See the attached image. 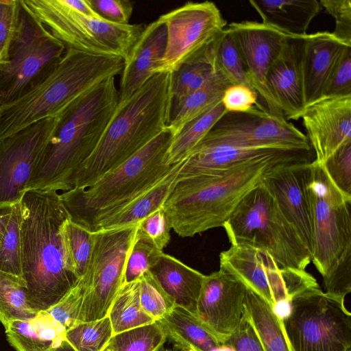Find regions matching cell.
Instances as JSON below:
<instances>
[{
  "instance_id": "1",
  "label": "cell",
  "mask_w": 351,
  "mask_h": 351,
  "mask_svg": "<svg viewBox=\"0 0 351 351\" xmlns=\"http://www.w3.org/2000/svg\"><path fill=\"white\" fill-rule=\"evenodd\" d=\"M312 160L311 149H292L225 170L180 172L162 207L178 236L193 237L222 227L245 195L276 165Z\"/></svg>"
},
{
  "instance_id": "2",
  "label": "cell",
  "mask_w": 351,
  "mask_h": 351,
  "mask_svg": "<svg viewBox=\"0 0 351 351\" xmlns=\"http://www.w3.org/2000/svg\"><path fill=\"white\" fill-rule=\"evenodd\" d=\"M20 204L22 278L31 308L47 311L80 279L64 263L60 229L69 215L55 191H27Z\"/></svg>"
},
{
  "instance_id": "3",
  "label": "cell",
  "mask_w": 351,
  "mask_h": 351,
  "mask_svg": "<svg viewBox=\"0 0 351 351\" xmlns=\"http://www.w3.org/2000/svg\"><path fill=\"white\" fill-rule=\"evenodd\" d=\"M118 104L115 77L88 90L64 112L26 191L71 190L73 178L98 145Z\"/></svg>"
},
{
  "instance_id": "4",
  "label": "cell",
  "mask_w": 351,
  "mask_h": 351,
  "mask_svg": "<svg viewBox=\"0 0 351 351\" xmlns=\"http://www.w3.org/2000/svg\"><path fill=\"white\" fill-rule=\"evenodd\" d=\"M171 108V73H156L117 106L98 145L75 174L71 189L88 187L143 148L167 128Z\"/></svg>"
},
{
  "instance_id": "5",
  "label": "cell",
  "mask_w": 351,
  "mask_h": 351,
  "mask_svg": "<svg viewBox=\"0 0 351 351\" xmlns=\"http://www.w3.org/2000/svg\"><path fill=\"white\" fill-rule=\"evenodd\" d=\"M119 57L66 48L61 58L16 99L0 104V141L38 121L57 116L88 90L121 73Z\"/></svg>"
},
{
  "instance_id": "6",
  "label": "cell",
  "mask_w": 351,
  "mask_h": 351,
  "mask_svg": "<svg viewBox=\"0 0 351 351\" xmlns=\"http://www.w3.org/2000/svg\"><path fill=\"white\" fill-rule=\"evenodd\" d=\"M173 134L167 128L119 167L86 189L59 194L69 219L92 232L108 216L167 176L176 166L166 156Z\"/></svg>"
},
{
  "instance_id": "7",
  "label": "cell",
  "mask_w": 351,
  "mask_h": 351,
  "mask_svg": "<svg viewBox=\"0 0 351 351\" xmlns=\"http://www.w3.org/2000/svg\"><path fill=\"white\" fill-rule=\"evenodd\" d=\"M222 228L230 244L263 248L282 267L306 270L311 262L295 229L262 182L245 195Z\"/></svg>"
},
{
  "instance_id": "8",
  "label": "cell",
  "mask_w": 351,
  "mask_h": 351,
  "mask_svg": "<svg viewBox=\"0 0 351 351\" xmlns=\"http://www.w3.org/2000/svg\"><path fill=\"white\" fill-rule=\"evenodd\" d=\"M22 7L66 47L125 60L146 25L118 24L82 14L71 0H20Z\"/></svg>"
},
{
  "instance_id": "9",
  "label": "cell",
  "mask_w": 351,
  "mask_h": 351,
  "mask_svg": "<svg viewBox=\"0 0 351 351\" xmlns=\"http://www.w3.org/2000/svg\"><path fill=\"white\" fill-rule=\"evenodd\" d=\"M307 191L313 227L311 259L324 278L351 247V196L330 180L323 163L310 162Z\"/></svg>"
},
{
  "instance_id": "10",
  "label": "cell",
  "mask_w": 351,
  "mask_h": 351,
  "mask_svg": "<svg viewBox=\"0 0 351 351\" xmlns=\"http://www.w3.org/2000/svg\"><path fill=\"white\" fill-rule=\"evenodd\" d=\"M282 322L295 351L351 350L350 313L319 286L295 295L290 314Z\"/></svg>"
},
{
  "instance_id": "11",
  "label": "cell",
  "mask_w": 351,
  "mask_h": 351,
  "mask_svg": "<svg viewBox=\"0 0 351 351\" xmlns=\"http://www.w3.org/2000/svg\"><path fill=\"white\" fill-rule=\"evenodd\" d=\"M138 224L94 232L93 252L82 276L86 290L77 324L108 316L118 291L125 283L126 261L136 239Z\"/></svg>"
},
{
  "instance_id": "12",
  "label": "cell",
  "mask_w": 351,
  "mask_h": 351,
  "mask_svg": "<svg viewBox=\"0 0 351 351\" xmlns=\"http://www.w3.org/2000/svg\"><path fill=\"white\" fill-rule=\"evenodd\" d=\"M65 51V45L21 5L19 26L8 60L0 67V104L19 97L44 75Z\"/></svg>"
},
{
  "instance_id": "13",
  "label": "cell",
  "mask_w": 351,
  "mask_h": 351,
  "mask_svg": "<svg viewBox=\"0 0 351 351\" xmlns=\"http://www.w3.org/2000/svg\"><path fill=\"white\" fill-rule=\"evenodd\" d=\"M219 264L272 307L319 286L306 270L282 267L265 250L246 243L230 244L220 253Z\"/></svg>"
},
{
  "instance_id": "14",
  "label": "cell",
  "mask_w": 351,
  "mask_h": 351,
  "mask_svg": "<svg viewBox=\"0 0 351 351\" xmlns=\"http://www.w3.org/2000/svg\"><path fill=\"white\" fill-rule=\"evenodd\" d=\"M167 29L165 53L154 73H173L210 45L226 21L211 1H188L158 17Z\"/></svg>"
},
{
  "instance_id": "15",
  "label": "cell",
  "mask_w": 351,
  "mask_h": 351,
  "mask_svg": "<svg viewBox=\"0 0 351 351\" xmlns=\"http://www.w3.org/2000/svg\"><path fill=\"white\" fill-rule=\"evenodd\" d=\"M64 111L0 141V204L14 205L21 201L32 171L54 136Z\"/></svg>"
},
{
  "instance_id": "16",
  "label": "cell",
  "mask_w": 351,
  "mask_h": 351,
  "mask_svg": "<svg viewBox=\"0 0 351 351\" xmlns=\"http://www.w3.org/2000/svg\"><path fill=\"white\" fill-rule=\"evenodd\" d=\"M238 147L311 149L304 133L285 119L269 116L256 106L247 112H228L199 141Z\"/></svg>"
},
{
  "instance_id": "17",
  "label": "cell",
  "mask_w": 351,
  "mask_h": 351,
  "mask_svg": "<svg viewBox=\"0 0 351 351\" xmlns=\"http://www.w3.org/2000/svg\"><path fill=\"white\" fill-rule=\"evenodd\" d=\"M226 30L239 49L248 80L256 93V106L272 117L285 119L267 88L266 76L288 35L252 21L231 23Z\"/></svg>"
},
{
  "instance_id": "18",
  "label": "cell",
  "mask_w": 351,
  "mask_h": 351,
  "mask_svg": "<svg viewBox=\"0 0 351 351\" xmlns=\"http://www.w3.org/2000/svg\"><path fill=\"white\" fill-rule=\"evenodd\" d=\"M246 291L237 277L222 268L205 276L196 315L223 344L243 318Z\"/></svg>"
},
{
  "instance_id": "19",
  "label": "cell",
  "mask_w": 351,
  "mask_h": 351,
  "mask_svg": "<svg viewBox=\"0 0 351 351\" xmlns=\"http://www.w3.org/2000/svg\"><path fill=\"white\" fill-rule=\"evenodd\" d=\"M311 162L277 165L267 171L262 180L310 254L313 243V219L307 191Z\"/></svg>"
},
{
  "instance_id": "20",
  "label": "cell",
  "mask_w": 351,
  "mask_h": 351,
  "mask_svg": "<svg viewBox=\"0 0 351 351\" xmlns=\"http://www.w3.org/2000/svg\"><path fill=\"white\" fill-rule=\"evenodd\" d=\"M301 118L319 162L351 141V95L322 97L305 106Z\"/></svg>"
},
{
  "instance_id": "21",
  "label": "cell",
  "mask_w": 351,
  "mask_h": 351,
  "mask_svg": "<svg viewBox=\"0 0 351 351\" xmlns=\"http://www.w3.org/2000/svg\"><path fill=\"white\" fill-rule=\"evenodd\" d=\"M306 36L285 38L266 76L267 88L286 120L300 119L305 108L302 55Z\"/></svg>"
},
{
  "instance_id": "22",
  "label": "cell",
  "mask_w": 351,
  "mask_h": 351,
  "mask_svg": "<svg viewBox=\"0 0 351 351\" xmlns=\"http://www.w3.org/2000/svg\"><path fill=\"white\" fill-rule=\"evenodd\" d=\"M167 29L159 19L146 25L124 60L118 90V104H123L154 75L164 55Z\"/></svg>"
},
{
  "instance_id": "23",
  "label": "cell",
  "mask_w": 351,
  "mask_h": 351,
  "mask_svg": "<svg viewBox=\"0 0 351 351\" xmlns=\"http://www.w3.org/2000/svg\"><path fill=\"white\" fill-rule=\"evenodd\" d=\"M347 46L332 32L307 34L302 55V84L305 106L323 96L331 71Z\"/></svg>"
},
{
  "instance_id": "24",
  "label": "cell",
  "mask_w": 351,
  "mask_h": 351,
  "mask_svg": "<svg viewBox=\"0 0 351 351\" xmlns=\"http://www.w3.org/2000/svg\"><path fill=\"white\" fill-rule=\"evenodd\" d=\"M149 271L176 305L196 315L206 275L164 252Z\"/></svg>"
},
{
  "instance_id": "25",
  "label": "cell",
  "mask_w": 351,
  "mask_h": 351,
  "mask_svg": "<svg viewBox=\"0 0 351 351\" xmlns=\"http://www.w3.org/2000/svg\"><path fill=\"white\" fill-rule=\"evenodd\" d=\"M296 148L238 147L199 142L186 158L180 173L225 170L256 158Z\"/></svg>"
},
{
  "instance_id": "26",
  "label": "cell",
  "mask_w": 351,
  "mask_h": 351,
  "mask_svg": "<svg viewBox=\"0 0 351 351\" xmlns=\"http://www.w3.org/2000/svg\"><path fill=\"white\" fill-rule=\"evenodd\" d=\"M262 23L291 36H304L322 6L317 0H251Z\"/></svg>"
},
{
  "instance_id": "27",
  "label": "cell",
  "mask_w": 351,
  "mask_h": 351,
  "mask_svg": "<svg viewBox=\"0 0 351 351\" xmlns=\"http://www.w3.org/2000/svg\"><path fill=\"white\" fill-rule=\"evenodd\" d=\"M5 329L7 341L16 351H51L65 339L66 328L47 311L29 319L13 320Z\"/></svg>"
},
{
  "instance_id": "28",
  "label": "cell",
  "mask_w": 351,
  "mask_h": 351,
  "mask_svg": "<svg viewBox=\"0 0 351 351\" xmlns=\"http://www.w3.org/2000/svg\"><path fill=\"white\" fill-rule=\"evenodd\" d=\"M186 158L155 185L136 196L114 213L99 219L92 232L123 227L138 223L162 206L171 192Z\"/></svg>"
},
{
  "instance_id": "29",
  "label": "cell",
  "mask_w": 351,
  "mask_h": 351,
  "mask_svg": "<svg viewBox=\"0 0 351 351\" xmlns=\"http://www.w3.org/2000/svg\"><path fill=\"white\" fill-rule=\"evenodd\" d=\"M158 322L175 346H188L196 351H211L223 345L195 314L180 306L175 305Z\"/></svg>"
},
{
  "instance_id": "30",
  "label": "cell",
  "mask_w": 351,
  "mask_h": 351,
  "mask_svg": "<svg viewBox=\"0 0 351 351\" xmlns=\"http://www.w3.org/2000/svg\"><path fill=\"white\" fill-rule=\"evenodd\" d=\"M220 34L195 58L171 73V113L218 69L216 53Z\"/></svg>"
},
{
  "instance_id": "31",
  "label": "cell",
  "mask_w": 351,
  "mask_h": 351,
  "mask_svg": "<svg viewBox=\"0 0 351 351\" xmlns=\"http://www.w3.org/2000/svg\"><path fill=\"white\" fill-rule=\"evenodd\" d=\"M245 311L265 351H295L285 332L282 320L263 298L247 287Z\"/></svg>"
},
{
  "instance_id": "32",
  "label": "cell",
  "mask_w": 351,
  "mask_h": 351,
  "mask_svg": "<svg viewBox=\"0 0 351 351\" xmlns=\"http://www.w3.org/2000/svg\"><path fill=\"white\" fill-rule=\"evenodd\" d=\"M232 85L219 69L171 113L168 129L175 136L187 123L221 102L226 90Z\"/></svg>"
},
{
  "instance_id": "33",
  "label": "cell",
  "mask_w": 351,
  "mask_h": 351,
  "mask_svg": "<svg viewBox=\"0 0 351 351\" xmlns=\"http://www.w3.org/2000/svg\"><path fill=\"white\" fill-rule=\"evenodd\" d=\"M108 316L113 335L156 322L141 304L139 279L122 285L110 306Z\"/></svg>"
},
{
  "instance_id": "34",
  "label": "cell",
  "mask_w": 351,
  "mask_h": 351,
  "mask_svg": "<svg viewBox=\"0 0 351 351\" xmlns=\"http://www.w3.org/2000/svg\"><path fill=\"white\" fill-rule=\"evenodd\" d=\"M228 111L219 102L217 106L191 120L173 136L167 153L168 165L180 162L206 135L217 121Z\"/></svg>"
},
{
  "instance_id": "35",
  "label": "cell",
  "mask_w": 351,
  "mask_h": 351,
  "mask_svg": "<svg viewBox=\"0 0 351 351\" xmlns=\"http://www.w3.org/2000/svg\"><path fill=\"white\" fill-rule=\"evenodd\" d=\"M64 263L78 278L86 272L93 252L94 232L68 217L60 229Z\"/></svg>"
},
{
  "instance_id": "36",
  "label": "cell",
  "mask_w": 351,
  "mask_h": 351,
  "mask_svg": "<svg viewBox=\"0 0 351 351\" xmlns=\"http://www.w3.org/2000/svg\"><path fill=\"white\" fill-rule=\"evenodd\" d=\"M37 313L29 306L24 280L0 271V322L4 328L13 320L29 319Z\"/></svg>"
},
{
  "instance_id": "37",
  "label": "cell",
  "mask_w": 351,
  "mask_h": 351,
  "mask_svg": "<svg viewBox=\"0 0 351 351\" xmlns=\"http://www.w3.org/2000/svg\"><path fill=\"white\" fill-rule=\"evenodd\" d=\"M167 340L158 321L113 335L106 348L110 351H159Z\"/></svg>"
},
{
  "instance_id": "38",
  "label": "cell",
  "mask_w": 351,
  "mask_h": 351,
  "mask_svg": "<svg viewBox=\"0 0 351 351\" xmlns=\"http://www.w3.org/2000/svg\"><path fill=\"white\" fill-rule=\"evenodd\" d=\"M113 336L108 316L80 322L66 330L65 339L76 351H102Z\"/></svg>"
},
{
  "instance_id": "39",
  "label": "cell",
  "mask_w": 351,
  "mask_h": 351,
  "mask_svg": "<svg viewBox=\"0 0 351 351\" xmlns=\"http://www.w3.org/2000/svg\"><path fill=\"white\" fill-rule=\"evenodd\" d=\"M21 219L19 202L13 206L9 223L0 243V271L22 278Z\"/></svg>"
},
{
  "instance_id": "40",
  "label": "cell",
  "mask_w": 351,
  "mask_h": 351,
  "mask_svg": "<svg viewBox=\"0 0 351 351\" xmlns=\"http://www.w3.org/2000/svg\"><path fill=\"white\" fill-rule=\"evenodd\" d=\"M216 58L219 69L232 84L244 85L254 91L248 80L239 49L226 28L219 36Z\"/></svg>"
},
{
  "instance_id": "41",
  "label": "cell",
  "mask_w": 351,
  "mask_h": 351,
  "mask_svg": "<svg viewBox=\"0 0 351 351\" xmlns=\"http://www.w3.org/2000/svg\"><path fill=\"white\" fill-rule=\"evenodd\" d=\"M139 289L142 307L156 321L164 317L176 305L149 271L140 277Z\"/></svg>"
},
{
  "instance_id": "42",
  "label": "cell",
  "mask_w": 351,
  "mask_h": 351,
  "mask_svg": "<svg viewBox=\"0 0 351 351\" xmlns=\"http://www.w3.org/2000/svg\"><path fill=\"white\" fill-rule=\"evenodd\" d=\"M162 252L152 244L136 237L126 261L125 283L139 279L156 263Z\"/></svg>"
},
{
  "instance_id": "43",
  "label": "cell",
  "mask_w": 351,
  "mask_h": 351,
  "mask_svg": "<svg viewBox=\"0 0 351 351\" xmlns=\"http://www.w3.org/2000/svg\"><path fill=\"white\" fill-rule=\"evenodd\" d=\"M171 230L169 217L160 207L138 221L136 237L162 251L170 241Z\"/></svg>"
},
{
  "instance_id": "44",
  "label": "cell",
  "mask_w": 351,
  "mask_h": 351,
  "mask_svg": "<svg viewBox=\"0 0 351 351\" xmlns=\"http://www.w3.org/2000/svg\"><path fill=\"white\" fill-rule=\"evenodd\" d=\"M21 10L20 0H0V67L8 60L19 26Z\"/></svg>"
},
{
  "instance_id": "45",
  "label": "cell",
  "mask_w": 351,
  "mask_h": 351,
  "mask_svg": "<svg viewBox=\"0 0 351 351\" xmlns=\"http://www.w3.org/2000/svg\"><path fill=\"white\" fill-rule=\"evenodd\" d=\"M323 165L336 187L345 195L351 196V141L340 146Z\"/></svg>"
},
{
  "instance_id": "46",
  "label": "cell",
  "mask_w": 351,
  "mask_h": 351,
  "mask_svg": "<svg viewBox=\"0 0 351 351\" xmlns=\"http://www.w3.org/2000/svg\"><path fill=\"white\" fill-rule=\"evenodd\" d=\"M324 291L328 296L345 304L351 292V247L347 249L331 271L323 278Z\"/></svg>"
},
{
  "instance_id": "47",
  "label": "cell",
  "mask_w": 351,
  "mask_h": 351,
  "mask_svg": "<svg viewBox=\"0 0 351 351\" xmlns=\"http://www.w3.org/2000/svg\"><path fill=\"white\" fill-rule=\"evenodd\" d=\"M86 290V281L82 277L60 301L47 311L66 330L72 327L77 322Z\"/></svg>"
},
{
  "instance_id": "48",
  "label": "cell",
  "mask_w": 351,
  "mask_h": 351,
  "mask_svg": "<svg viewBox=\"0 0 351 351\" xmlns=\"http://www.w3.org/2000/svg\"><path fill=\"white\" fill-rule=\"evenodd\" d=\"M351 95V46L343 49L325 86L322 97Z\"/></svg>"
},
{
  "instance_id": "49",
  "label": "cell",
  "mask_w": 351,
  "mask_h": 351,
  "mask_svg": "<svg viewBox=\"0 0 351 351\" xmlns=\"http://www.w3.org/2000/svg\"><path fill=\"white\" fill-rule=\"evenodd\" d=\"M319 2L335 20L332 34L339 40L351 45V1L321 0Z\"/></svg>"
},
{
  "instance_id": "50",
  "label": "cell",
  "mask_w": 351,
  "mask_h": 351,
  "mask_svg": "<svg viewBox=\"0 0 351 351\" xmlns=\"http://www.w3.org/2000/svg\"><path fill=\"white\" fill-rule=\"evenodd\" d=\"M101 18L118 24H128L133 12V2L129 0H87Z\"/></svg>"
},
{
  "instance_id": "51",
  "label": "cell",
  "mask_w": 351,
  "mask_h": 351,
  "mask_svg": "<svg viewBox=\"0 0 351 351\" xmlns=\"http://www.w3.org/2000/svg\"><path fill=\"white\" fill-rule=\"evenodd\" d=\"M223 344L232 347L234 351H265L245 311L240 323Z\"/></svg>"
},
{
  "instance_id": "52",
  "label": "cell",
  "mask_w": 351,
  "mask_h": 351,
  "mask_svg": "<svg viewBox=\"0 0 351 351\" xmlns=\"http://www.w3.org/2000/svg\"><path fill=\"white\" fill-rule=\"evenodd\" d=\"M256 93L241 84H232L224 92L221 104L228 112H244L256 105Z\"/></svg>"
},
{
  "instance_id": "53",
  "label": "cell",
  "mask_w": 351,
  "mask_h": 351,
  "mask_svg": "<svg viewBox=\"0 0 351 351\" xmlns=\"http://www.w3.org/2000/svg\"><path fill=\"white\" fill-rule=\"evenodd\" d=\"M14 205L0 204V243L9 223Z\"/></svg>"
},
{
  "instance_id": "54",
  "label": "cell",
  "mask_w": 351,
  "mask_h": 351,
  "mask_svg": "<svg viewBox=\"0 0 351 351\" xmlns=\"http://www.w3.org/2000/svg\"><path fill=\"white\" fill-rule=\"evenodd\" d=\"M274 313L282 320L286 319L291 312V300H284L278 302L274 306Z\"/></svg>"
},
{
  "instance_id": "55",
  "label": "cell",
  "mask_w": 351,
  "mask_h": 351,
  "mask_svg": "<svg viewBox=\"0 0 351 351\" xmlns=\"http://www.w3.org/2000/svg\"><path fill=\"white\" fill-rule=\"evenodd\" d=\"M51 351H76L72 346L66 340L64 339L61 343L53 348Z\"/></svg>"
},
{
  "instance_id": "56",
  "label": "cell",
  "mask_w": 351,
  "mask_h": 351,
  "mask_svg": "<svg viewBox=\"0 0 351 351\" xmlns=\"http://www.w3.org/2000/svg\"><path fill=\"white\" fill-rule=\"evenodd\" d=\"M211 351H234V350L230 346L223 344V345L213 349Z\"/></svg>"
},
{
  "instance_id": "57",
  "label": "cell",
  "mask_w": 351,
  "mask_h": 351,
  "mask_svg": "<svg viewBox=\"0 0 351 351\" xmlns=\"http://www.w3.org/2000/svg\"><path fill=\"white\" fill-rule=\"evenodd\" d=\"M174 351H196L192 348L188 346H175Z\"/></svg>"
},
{
  "instance_id": "58",
  "label": "cell",
  "mask_w": 351,
  "mask_h": 351,
  "mask_svg": "<svg viewBox=\"0 0 351 351\" xmlns=\"http://www.w3.org/2000/svg\"><path fill=\"white\" fill-rule=\"evenodd\" d=\"M102 351H110L109 349H108L107 348H105Z\"/></svg>"
},
{
  "instance_id": "59",
  "label": "cell",
  "mask_w": 351,
  "mask_h": 351,
  "mask_svg": "<svg viewBox=\"0 0 351 351\" xmlns=\"http://www.w3.org/2000/svg\"><path fill=\"white\" fill-rule=\"evenodd\" d=\"M159 351H172V350L165 349V350H160Z\"/></svg>"
},
{
  "instance_id": "60",
  "label": "cell",
  "mask_w": 351,
  "mask_h": 351,
  "mask_svg": "<svg viewBox=\"0 0 351 351\" xmlns=\"http://www.w3.org/2000/svg\"><path fill=\"white\" fill-rule=\"evenodd\" d=\"M348 351H351V350H348Z\"/></svg>"
}]
</instances>
